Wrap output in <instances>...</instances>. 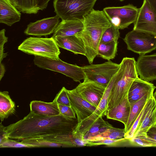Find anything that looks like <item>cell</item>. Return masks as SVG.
I'll list each match as a JSON object with an SVG mask.
<instances>
[{"mask_svg":"<svg viewBox=\"0 0 156 156\" xmlns=\"http://www.w3.org/2000/svg\"><path fill=\"white\" fill-rule=\"evenodd\" d=\"M77 124V118L61 114L41 115L30 112L23 119L5 127V130L10 139L16 140H44L76 147L81 140L74 138L72 133Z\"/></svg>","mask_w":156,"mask_h":156,"instance_id":"obj_1","label":"cell"},{"mask_svg":"<svg viewBox=\"0 0 156 156\" xmlns=\"http://www.w3.org/2000/svg\"><path fill=\"white\" fill-rule=\"evenodd\" d=\"M84 28L77 35L83 41L86 51V57L92 64L98 55V48L102 36L112 23L103 11L94 9L85 16Z\"/></svg>","mask_w":156,"mask_h":156,"instance_id":"obj_2","label":"cell"},{"mask_svg":"<svg viewBox=\"0 0 156 156\" xmlns=\"http://www.w3.org/2000/svg\"><path fill=\"white\" fill-rule=\"evenodd\" d=\"M134 58H123L110 91L107 110L118 105L128 96L129 89L133 81L138 77Z\"/></svg>","mask_w":156,"mask_h":156,"instance_id":"obj_3","label":"cell"},{"mask_svg":"<svg viewBox=\"0 0 156 156\" xmlns=\"http://www.w3.org/2000/svg\"><path fill=\"white\" fill-rule=\"evenodd\" d=\"M97 0H54L56 15L62 20L83 21L84 17L93 9Z\"/></svg>","mask_w":156,"mask_h":156,"instance_id":"obj_4","label":"cell"},{"mask_svg":"<svg viewBox=\"0 0 156 156\" xmlns=\"http://www.w3.org/2000/svg\"><path fill=\"white\" fill-rule=\"evenodd\" d=\"M18 49L26 54L48 58L58 59L60 51L52 37H30L25 39Z\"/></svg>","mask_w":156,"mask_h":156,"instance_id":"obj_5","label":"cell"},{"mask_svg":"<svg viewBox=\"0 0 156 156\" xmlns=\"http://www.w3.org/2000/svg\"><path fill=\"white\" fill-rule=\"evenodd\" d=\"M34 62L39 68L61 73L75 82L80 83L85 78L82 67L68 63L60 58L54 59L35 56Z\"/></svg>","mask_w":156,"mask_h":156,"instance_id":"obj_6","label":"cell"},{"mask_svg":"<svg viewBox=\"0 0 156 156\" xmlns=\"http://www.w3.org/2000/svg\"><path fill=\"white\" fill-rule=\"evenodd\" d=\"M120 64L110 60L103 63L82 66L85 78L106 88L114 75L118 72Z\"/></svg>","mask_w":156,"mask_h":156,"instance_id":"obj_7","label":"cell"},{"mask_svg":"<svg viewBox=\"0 0 156 156\" xmlns=\"http://www.w3.org/2000/svg\"><path fill=\"white\" fill-rule=\"evenodd\" d=\"M117 73L106 88L102 98L94 111L90 116L77 124L73 130L72 135L74 138L82 140L85 134L92 125L100 117L106 115L108 107L109 96L115 79Z\"/></svg>","mask_w":156,"mask_h":156,"instance_id":"obj_8","label":"cell"},{"mask_svg":"<svg viewBox=\"0 0 156 156\" xmlns=\"http://www.w3.org/2000/svg\"><path fill=\"white\" fill-rule=\"evenodd\" d=\"M123 40L128 50L140 55H145L156 49V36L143 31L133 29Z\"/></svg>","mask_w":156,"mask_h":156,"instance_id":"obj_9","label":"cell"},{"mask_svg":"<svg viewBox=\"0 0 156 156\" xmlns=\"http://www.w3.org/2000/svg\"><path fill=\"white\" fill-rule=\"evenodd\" d=\"M103 11L112 25L122 30L135 22L139 9L129 4L120 7H106Z\"/></svg>","mask_w":156,"mask_h":156,"instance_id":"obj_10","label":"cell"},{"mask_svg":"<svg viewBox=\"0 0 156 156\" xmlns=\"http://www.w3.org/2000/svg\"><path fill=\"white\" fill-rule=\"evenodd\" d=\"M137 119L138 122L132 137L147 136L149 129L156 124V104L153 95L148 99Z\"/></svg>","mask_w":156,"mask_h":156,"instance_id":"obj_11","label":"cell"},{"mask_svg":"<svg viewBox=\"0 0 156 156\" xmlns=\"http://www.w3.org/2000/svg\"><path fill=\"white\" fill-rule=\"evenodd\" d=\"M133 24V29L147 32L156 36V14L147 0H143Z\"/></svg>","mask_w":156,"mask_h":156,"instance_id":"obj_12","label":"cell"},{"mask_svg":"<svg viewBox=\"0 0 156 156\" xmlns=\"http://www.w3.org/2000/svg\"><path fill=\"white\" fill-rule=\"evenodd\" d=\"M106 88L86 79L75 89L82 98L97 108L104 94Z\"/></svg>","mask_w":156,"mask_h":156,"instance_id":"obj_13","label":"cell"},{"mask_svg":"<svg viewBox=\"0 0 156 156\" xmlns=\"http://www.w3.org/2000/svg\"><path fill=\"white\" fill-rule=\"evenodd\" d=\"M60 18L57 15L30 22L24 31L27 35L41 37L54 33L59 23Z\"/></svg>","mask_w":156,"mask_h":156,"instance_id":"obj_14","label":"cell"},{"mask_svg":"<svg viewBox=\"0 0 156 156\" xmlns=\"http://www.w3.org/2000/svg\"><path fill=\"white\" fill-rule=\"evenodd\" d=\"M71 107L77 115L78 124L91 115L96 108L83 99L75 88L67 90Z\"/></svg>","mask_w":156,"mask_h":156,"instance_id":"obj_15","label":"cell"},{"mask_svg":"<svg viewBox=\"0 0 156 156\" xmlns=\"http://www.w3.org/2000/svg\"><path fill=\"white\" fill-rule=\"evenodd\" d=\"M136 67L140 79L147 82L156 80V53L140 55Z\"/></svg>","mask_w":156,"mask_h":156,"instance_id":"obj_16","label":"cell"},{"mask_svg":"<svg viewBox=\"0 0 156 156\" xmlns=\"http://www.w3.org/2000/svg\"><path fill=\"white\" fill-rule=\"evenodd\" d=\"M155 88L153 84L138 77L133 81L129 89L128 94V101L130 103H133L146 95H153Z\"/></svg>","mask_w":156,"mask_h":156,"instance_id":"obj_17","label":"cell"},{"mask_svg":"<svg viewBox=\"0 0 156 156\" xmlns=\"http://www.w3.org/2000/svg\"><path fill=\"white\" fill-rule=\"evenodd\" d=\"M59 48L71 51L75 54L85 56L86 51L83 40L76 35L54 38Z\"/></svg>","mask_w":156,"mask_h":156,"instance_id":"obj_18","label":"cell"},{"mask_svg":"<svg viewBox=\"0 0 156 156\" xmlns=\"http://www.w3.org/2000/svg\"><path fill=\"white\" fill-rule=\"evenodd\" d=\"M83 22L79 20H62L55 30L52 37L77 35L83 30Z\"/></svg>","mask_w":156,"mask_h":156,"instance_id":"obj_19","label":"cell"},{"mask_svg":"<svg viewBox=\"0 0 156 156\" xmlns=\"http://www.w3.org/2000/svg\"><path fill=\"white\" fill-rule=\"evenodd\" d=\"M8 0H0V23L11 26L19 21L21 13Z\"/></svg>","mask_w":156,"mask_h":156,"instance_id":"obj_20","label":"cell"},{"mask_svg":"<svg viewBox=\"0 0 156 156\" xmlns=\"http://www.w3.org/2000/svg\"><path fill=\"white\" fill-rule=\"evenodd\" d=\"M130 111V103L128 96L118 105L107 110L106 116L108 119L119 121L126 125L129 118Z\"/></svg>","mask_w":156,"mask_h":156,"instance_id":"obj_21","label":"cell"},{"mask_svg":"<svg viewBox=\"0 0 156 156\" xmlns=\"http://www.w3.org/2000/svg\"><path fill=\"white\" fill-rule=\"evenodd\" d=\"M30 106V112L38 115L54 116L60 114L58 103L54 100L51 102L33 101Z\"/></svg>","mask_w":156,"mask_h":156,"instance_id":"obj_22","label":"cell"},{"mask_svg":"<svg viewBox=\"0 0 156 156\" xmlns=\"http://www.w3.org/2000/svg\"><path fill=\"white\" fill-rule=\"evenodd\" d=\"M15 111V104L7 91L0 92V119L1 122Z\"/></svg>","mask_w":156,"mask_h":156,"instance_id":"obj_23","label":"cell"},{"mask_svg":"<svg viewBox=\"0 0 156 156\" xmlns=\"http://www.w3.org/2000/svg\"><path fill=\"white\" fill-rule=\"evenodd\" d=\"M153 95H146L136 102L130 103V111L127 123L125 126V133L128 132L132 127L147 102Z\"/></svg>","mask_w":156,"mask_h":156,"instance_id":"obj_24","label":"cell"},{"mask_svg":"<svg viewBox=\"0 0 156 156\" xmlns=\"http://www.w3.org/2000/svg\"><path fill=\"white\" fill-rule=\"evenodd\" d=\"M118 44V42L114 41L100 42L98 47V55L108 61L114 59L117 53Z\"/></svg>","mask_w":156,"mask_h":156,"instance_id":"obj_25","label":"cell"},{"mask_svg":"<svg viewBox=\"0 0 156 156\" xmlns=\"http://www.w3.org/2000/svg\"><path fill=\"white\" fill-rule=\"evenodd\" d=\"M113 126L108 121L104 120L102 117H100L90 127L84 136L82 140L90 139L100 134L107 129Z\"/></svg>","mask_w":156,"mask_h":156,"instance_id":"obj_26","label":"cell"},{"mask_svg":"<svg viewBox=\"0 0 156 156\" xmlns=\"http://www.w3.org/2000/svg\"><path fill=\"white\" fill-rule=\"evenodd\" d=\"M125 133L124 128L119 129L112 126L107 129L103 133L90 139L96 140L119 139L125 138L124 136Z\"/></svg>","mask_w":156,"mask_h":156,"instance_id":"obj_27","label":"cell"},{"mask_svg":"<svg viewBox=\"0 0 156 156\" xmlns=\"http://www.w3.org/2000/svg\"><path fill=\"white\" fill-rule=\"evenodd\" d=\"M16 7L20 12L28 14H36L40 10L38 0H17Z\"/></svg>","mask_w":156,"mask_h":156,"instance_id":"obj_28","label":"cell"},{"mask_svg":"<svg viewBox=\"0 0 156 156\" xmlns=\"http://www.w3.org/2000/svg\"><path fill=\"white\" fill-rule=\"evenodd\" d=\"M83 140L85 146L105 145L109 147H117L122 146L129 140L123 138L117 140H96L90 139Z\"/></svg>","mask_w":156,"mask_h":156,"instance_id":"obj_29","label":"cell"},{"mask_svg":"<svg viewBox=\"0 0 156 156\" xmlns=\"http://www.w3.org/2000/svg\"><path fill=\"white\" fill-rule=\"evenodd\" d=\"M129 142L134 146L143 147H156V141L147 136H139L129 139Z\"/></svg>","mask_w":156,"mask_h":156,"instance_id":"obj_30","label":"cell"},{"mask_svg":"<svg viewBox=\"0 0 156 156\" xmlns=\"http://www.w3.org/2000/svg\"><path fill=\"white\" fill-rule=\"evenodd\" d=\"M21 142L25 144L33 145L35 147H67L66 145L61 143L44 140H23Z\"/></svg>","mask_w":156,"mask_h":156,"instance_id":"obj_31","label":"cell"},{"mask_svg":"<svg viewBox=\"0 0 156 156\" xmlns=\"http://www.w3.org/2000/svg\"><path fill=\"white\" fill-rule=\"evenodd\" d=\"M120 36L119 29L112 24L103 33L101 40L103 42H108L112 41L118 42Z\"/></svg>","mask_w":156,"mask_h":156,"instance_id":"obj_32","label":"cell"},{"mask_svg":"<svg viewBox=\"0 0 156 156\" xmlns=\"http://www.w3.org/2000/svg\"><path fill=\"white\" fill-rule=\"evenodd\" d=\"M54 100L56 101L58 103L72 107L68 95L67 89L64 87H63L57 94Z\"/></svg>","mask_w":156,"mask_h":156,"instance_id":"obj_33","label":"cell"},{"mask_svg":"<svg viewBox=\"0 0 156 156\" xmlns=\"http://www.w3.org/2000/svg\"><path fill=\"white\" fill-rule=\"evenodd\" d=\"M8 139L3 142L0 144V147H35L33 145L25 144L18 142L15 140Z\"/></svg>","mask_w":156,"mask_h":156,"instance_id":"obj_34","label":"cell"},{"mask_svg":"<svg viewBox=\"0 0 156 156\" xmlns=\"http://www.w3.org/2000/svg\"><path fill=\"white\" fill-rule=\"evenodd\" d=\"M60 114L68 118H76L75 111L72 108L69 106L58 103Z\"/></svg>","mask_w":156,"mask_h":156,"instance_id":"obj_35","label":"cell"},{"mask_svg":"<svg viewBox=\"0 0 156 156\" xmlns=\"http://www.w3.org/2000/svg\"><path fill=\"white\" fill-rule=\"evenodd\" d=\"M5 30L3 29L0 31V62L7 55V53L4 51V46L8 41V37L5 36Z\"/></svg>","mask_w":156,"mask_h":156,"instance_id":"obj_36","label":"cell"},{"mask_svg":"<svg viewBox=\"0 0 156 156\" xmlns=\"http://www.w3.org/2000/svg\"><path fill=\"white\" fill-rule=\"evenodd\" d=\"M9 138L5 130V127L1 122L0 124V144Z\"/></svg>","mask_w":156,"mask_h":156,"instance_id":"obj_37","label":"cell"},{"mask_svg":"<svg viewBox=\"0 0 156 156\" xmlns=\"http://www.w3.org/2000/svg\"><path fill=\"white\" fill-rule=\"evenodd\" d=\"M147 136L156 141V127H151L147 131Z\"/></svg>","mask_w":156,"mask_h":156,"instance_id":"obj_38","label":"cell"},{"mask_svg":"<svg viewBox=\"0 0 156 156\" xmlns=\"http://www.w3.org/2000/svg\"><path fill=\"white\" fill-rule=\"evenodd\" d=\"M51 0H38V6L40 10H43L47 7L48 2Z\"/></svg>","mask_w":156,"mask_h":156,"instance_id":"obj_39","label":"cell"},{"mask_svg":"<svg viewBox=\"0 0 156 156\" xmlns=\"http://www.w3.org/2000/svg\"><path fill=\"white\" fill-rule=\"evenodd\" d=\"M5 68L4 64L0 62V80L1 81L5 74Z\"/></svg>","mask_w":156,"mask_h":156,"instance_id":"obj_40","label":"cell"},{"mask_svg":"<svg viewBox=\"0 0 156 156\" xmlns=\"http://www.w3.org/2000/svg\"><path fill=\"white\" fill-rule=\"evenodd\" d=\"M151 8L156 14V0H147Z\"/></svg>","mask_w":156,"mask_h":156,"instance_id":"obj_41","label":"cell"},{"mask_svg":"<svg viewBox=\"0 0 156 156\" xmlns=\"http://www.w3.org/2000/svg\"><path fill=\"white\" fill-rule=\"evenodd\" d=\"M9 2L11 3H12L13 5H14L15 7L17 5V0H8Z\"/></svg>","mask_w":156,"mask_h":156,"instance_id":"obj_42","label":"cell"},{"mask_svg":"<svg viewBox=\"0 0 156 156\" xmlns=\"http://www.w3.org/2000/svg\"><path fill=\"white\" fill-rule=\"evenodd\" d=\"M153 97L155 100L156 104V90L155 92L153 94Z\"/></svg>","mask_w":156,"mask_h":156,"instance_id":"obj_43","label":"cell"},{"mask_svg":"<svg viewBox=\"0 0 156 156\" xmlns=\"http://www.w3.org/2000/svg\"><path fill=\"white\" fill-rule=\"evenodd\" d=\"M120 0V1H122L124 0Z\"/></svg>","mask_w":156,"mask_h":156,"instance_id":"obj_44","label":"cell"},{"mask_svg":"<svg viewBox=\"0 0 156 156\" xmlns=\"http://www.w3.org/2000/svg\"><path fill=\"white\" fill-rule=\"evenodd\" d=\"M155 127H156V124L154 126Z\"/></svg>","mask_w":156,"mask_h":156,"instance_id":"obj_45","label":"cell"}]
</instances>
